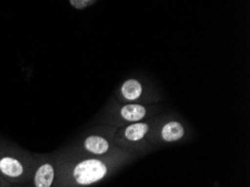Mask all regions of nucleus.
Instances as JSON below:
<instances>
[{"mask_svg":"<svg viewBox=\"0 0 250 187\" xmlns=\"http://www.w3.org/2000/svg\"><path fill=\"white\" fill-rule=\"evenodd\" d=\"M108 173L105 164L98 159L83 160L75 166L73 176L80 185H91L101 181Z\"/></svg>","mask_w":250,"mask_h":187,"instance_id":"f257e3e1","label":"nucleus"},{"mask_svg":"<svg viewBox=\"0 0 250 187\" xmlns=\"http://www.w3.org/2000/svg\"><path fill=\"white\" fill-rule=\"evenodd\" d=\"M54 181V168L50 164H44L42 165L39 169H37L35 174V182L36 187H51Z\"/></svg>","mask_w":250,"mask_h":187,"instance_id":"f03ea898","label":"nucleus"},{"mask_svg":"<svg viewBox=\"0 0 250 187\" xmlns=\"http://www.w3.org/2000/svg\"><path fill=\"white\" fill-rule=\"evenodd\" d=\"M184 136V128L180 122L169 121L162 129L163 140L172 143V141L180 140Z\"/></svg>","mask_w":250,"mask_h":187,"instance_id":"7ed1b4c3","label":"nucleus"},{"mask_svg":"<svg viewBox=\"0 0 250 187\" xmlns=\"http://www.w3.org/2000/svg\"><path fill=\"white\" fill-rule=\"evenodd\" d=\"M0 170L2 174L9 177H20L24 171L22 165L17 159L5 157L0 160Z\"/></svg>","mask_w":250,"mask_h":187,"instance_id":"20e7f679","label":"nucleus"},{"mask_svg":"<svg viewBox=\"0 0 250 187\" xmlns=\"http://www.w3.org/2000/svg\"><path fill=\"white\" fill-rule=\"evenodd\" d=\"M85 149L94 155H104L109 149V143L99 136L88 137L84 141Z\"/></svg>","mask_w":250,"mask_h":187,"instance_id":"39448f33","label":"nucleus"},{"mask_svg":"<svg viewBox=\"0 0 250 187\" xmlns=\"http://www.w3.org/2000/svg\"><path fill=\"white\" fill-rule=\"evenodd\" d=\"M143 93V85L137 80H127L121 86V94L128 101H135L140 98Z\"/></svg>","mask_w":250,"mask_h":187,"instance_id":"423d86ee","label":"nucleus"},{"mask_svg":"<svg viewBox=\"0 0 250 187\" xmlns=\"http://www.w3.org/2000/svg\"><path fill=\"white\" fill-rule=\"evenodd\" d=\"M120 114L127 121H139L146 116V109L140 104H127L121 108Z\"/></svg>","mask_w":250,"mask_h":187,"instance_id":"0eeeda50","label":"nucleus"},{"mask_svg":"<svg viewBox=\"0 0 250 187\" xmlns=\"http://www.w3.org/2000/svg\"><path fill=\"white\" fill-rule=\"evenodd\" d=\"M148 125L137 122V124H132L129 127L125 129V136L130 141H138L143 139L147 132H148Z\"/></svg>","mask_w":250,"mask_h":187,"instance_id":"6e6552de","label":"nucleus"}]
</instances>
